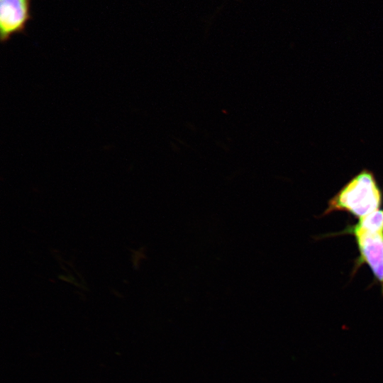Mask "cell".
I'll use <instances>...</instances> for the list:
<instances>
[{
    "label": "cell",
    "mask_w": 383,
    "mask_h": 383,
    "mask_svg": "<svg viewBox=\"0 0 383 383\" xmlns=\"http://www.w3.org/2000/svg\"><path fill=\"white\" fill-rule=\"evenodd\" d=\"M382 202V190L374 173L364 169L329 200L323 215L340 211L360 219L379 209Z\"/></svg>",
    "instance_id": "6da1fadb"
},
{
    "label": "cell",
    "mask_w": 383,
    "mask_h": 383,
    "mask_svg": "<svg viewBox=\"0 0 383 383\" xmlns=\"http://www.w3.org/2000/svg\"><path fill=\"white\" fill-rule=\"evenodd\" d=\"M341 233L355 237L359 257L356 267L367 264L383 294V209H378L348 226Z\"/></svg>",
    "instance_id": "7a4b0ae2"
},
{
    "label": "cell",
    "mask_w": 383,
    "mask_h": 383,
    "mask_svg": "<svg viewBox=\"0 0 383 383\" xmlns=\"http://www.w3.org/2000/svg\"><path fill=\"white\" fill-rule=\"evenodd\" d=\"M31 0H0V40L8 41L16 33H23L31 19Z\"/></svg>",
    "instance_id": "3957f363"
}]
</instances>
